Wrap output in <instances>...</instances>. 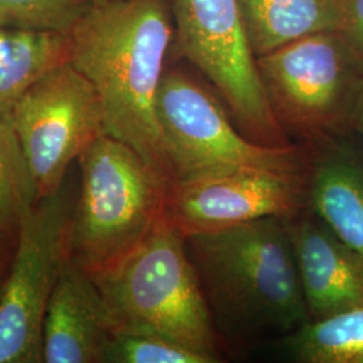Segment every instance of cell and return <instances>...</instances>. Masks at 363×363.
Wrapping results in <instances>:
<instances>
[{
    "mask_svg": "<svg viewBox=\"0 0 363 363\" xmlns=\"http://www.w3.org/2000/svg\"><path fill=\"white\" fill-rule=\"evenodd\" d=\"M67 34L69 62L101 99L105 133L138 151L171 187L174 169L156 115L175 35L171 0L91 4Z\"/></svg>",
    "mask_w": 363,
    "mask_h": 363,
    "instance_id": "1",
    "label": "cell"
},
{
    "mask_svg": "<svg viewBox=\"0 0 363 363\" xmlns=\"http://www.w3.org/2000/svg\"><path fill=\"white\" fill-rule=\"evenodd\" d=\"M184 242L216 330L235 339L286 337L310 322L288 217L190 234Z\"/></svg>",
    "mask_w": 363,
    "mask_h": 363,
    "instance_id": "2",
    "label": "cell"
},
{
    "mask_svg": "<svg viewBox=\"0 0 363 363\" xmlns=\"http://www.w3.org/2000/svg\"><path fill=\"white\" fill-rule=\"evenodd\" d=\"M117 330L155 333L217 359V330L184 235L166 213L128 256L91 273Z\"/></svg>",
    "mask_w": 363,
    "mask_h": 363,
    "instance_id": "3",
    "label": "cell"
},
{
    "mask_svg": "<svg viewBox=\"0 0 363 363\" xmlns=\"http://www.w3.org/2000/svg\"><path fill=\"white\" fill-rule=\"evenodd\" d=\"M78 159L81 193L70 225V259L100 272L151 233L164 213L169 186L138 151L106 133Z\"/></svg>",
    "mask_w": 363,
    "mask_h": 363,
    "instance_id": "4",
    "label": "cell"
},
{
    "mask_svg": "<svg viewBox=\"0 0 363 363\" xmlns=\"http://www.w3.org/2000/svg\"><path fill=\"white\" fill-rule=\"evenodd\" d=\"M259 78L280 127L300 144L347 136L363 72L337 31H323L257 57Z\"/></svg>",
    "mask_w": 363,
    "mask_h": 363,
    "instance_id": "5",
    "label": "cell"
},
{
    "mask_svg": "<svg viewBox=\"0 0 363 363\" xmlns=\"http://www.w3.org/2000/svg\"><path fill=\"white\" fill-rule=\"evenodd\" d=\"M226 108L217 91L186 70H164L156 115L174 169V183L240 169L304 174V144L267 147L255 143L238 130Z\"/></svg>",
    "mask_w": 363,
    "mask_h": 363,
    "instance_id": "6",
    "label": "cell"
},
{
    "mask_svg": "<svg viewBox=\"0 0 363 363\" xmlns=\"http://www.w3.org/2000/svg\"><path fill=\"white\" fill-rule=\"evenodd\" d=\"M171 6L169 57L186 60L208 78L249 140L292 145L268 104L238 0H171Z\"/></svg>",
    "mask_w": 363,
    "mask_h": 363,
    "instance_id": "7",
    "label": "cell"
},
{
    "mask_svg": "<svg viewBox=\"0 0 363 363\" xmlns=\"http://www.w3.org/2000/svg\"><path fill=\"white\" fill-rule=\"evenodd\" d=\"M73 210L61 189L39 198L19 225L13 267L0 289V363L43 362V322L70 259Z\"/></svg>",
    "mask_w": 363,
    "mask_h": 363,
    "instance_id": "8",
    "label": "cell"
},
{
    "mask_svg": "<svg viewBox=\"0 0 363 363\" xmlns=\"http://www.w3.org/2000/svg\"><path fill=\"white\" fill-rule=\"evenodd\" d=\"M7 117L22 145L38 199L60 191L70 163L105 133L101 99L69 61L39 78Z\"/></svg>",
    "mask_w": 363,
    "mask_h": 363,
    "instance_id": "9",
    "label": "cell"
},
{
    "mask_svg": "<svg viewBox=\"0 0 363 363\" xmlns=\"http://www.w3.org/2000/svg\"><path fill=\"white\" fill-rule=\"evenodd\" d=\"M306 206L304 174L240 169L175 182L164 213L186 237L267 217H292Z\"/></svg>",
    "mask_w": 363,
    "mask_h": 363,
    "instance_id": "10",
    "label": "cell"
},
{
    "mask_svg": "<svg viewBox=\"0 0 363 363\" xmlns=\"http://www.w3.org/2000/svg\"><path fill=\"white\" fill-rule=\"evenodd\" d=\"M310 320L363 307V256L308 206L288 217Z\"/></svg>",
    "mask_w": 363,
    "mask_h": 363,
    "instance_id": "11",
    "label": "cell"
},
{
    "mask_svg": "<svg viewBox=\"0 0 363 363\" xmlns=\"http://www.w3.org/2000/svg\"><path fill=\"white\" fill-rule=\"evenodd\" d=\"M117 325L91 273L69 259L43 322V362L103 363Z\"/></svg>",
    "mask_w": 363,
    "mask_h": 363,
    "instance_id": "12",
    "label": "cell"
},
{
    "mask_svg": "<svg viewBox=\"0 0 363 363\" xmlns=\"http://www.w3.org/2000/svg\"><path fill=\"white\" fill-rule=\"evenodd\" d=\"M307 206L363 256V152L347 136L304 144Z\"/></svg>",
    "mask_w": 363,
    "mask_h": 363,
    "instance_id": "13",
    "label": "cell"
},
{
    "mask_svg": "<svg viewBox=\"0 0 363 363\" xmlns=\"http://www.w3.org/2000/svg\"><path fill=\"white\" fill-rule=\"evenodd\" d=\"M256 57L323 31H337L339 0H238Z\"/></svg>",
    "mask_w": 363,
    "mask_h": 363,
    "instance_id": "14",
    "label": "cell"
},
{
    "mask_svg": "<svg viewBox=\"0 0 363 363\" xmlns=\"http://www.w3.org/2000/svg\"><path fill=\"white\" fill-rule=\"evenodd\" d=\"M67 33L0 27V116H9L25 91L69 61Z\"/></svg>",
    "mask_w": 363,
    "mask_h": 363,
    "instance_id": "15",
    "label": "cell"
},
{
    "mask_svg": "<svg viewBox=\"0 0 363 363\" xmlns=\"http://www.w3.org/2000/svg\"><path fill=\"white\" fill-rule=\"evenodd\" d=\"M281 346L300 363H363V307L310 320L286 334Z\"/></svg>",
    "mask_w": 363,
    "mask_h": 363,
    "instance_id": "16",
    "label": "cell"
},
{
    "mask_svg": "<svg viewBox=\"0 0 363 363\" xmlns=\"http://www.w3.org/2000/svg\"><path fill=\"white\" fill-rule=\"evenodd\" d=\"M38 202L22 145L7 116H0V240L18 232Z\"/></svg>",
    "mask_w": 363,
    "mask_h": 363,
    "instance_id": "17",
    "label": "cell"
},
{
    "mask_svg": "<svg viewBox=\"0 0 363 363\" xmlns=\"http://www.w3.org/2000/svg\"><path fill=\"white\" fill-rule=\"evenodd\" d=\"M220 359L155 333L117 330L103 363H216Z\"/></svg>",
    "mask_w": 363,
    "mask_h": 363,
    "instance_id": "18",
    "label": "cell"
},
{
    "mask_svg": "<svg viewBox=\"0 0 363 363\" xmlns=\"http://www.w3.org/2000/svg\"><path fill=\"white\" fill-rule=\"evenodd\" d=\"M89 6L88 0H0V27L69 33Z\"/></svg>",
    "mask_w": 363,
    "mask_h": 363,
    "instance_id": "19",
    "label": "cell"
},
{
    "mask_svg": "<svg viewBox=\"0 0 363 363\" xmlns=\"http://www.w3.org/2000/svg\"><path fill=\"white\" fill-rule=\"evenodd\" d=\"M339 9L337 33L363 72V0H339Z\"/></svg>",
    "mask_w": 363,
    "mask_h": 363,
    "instance_id": "20",
    "label": "cell"
},
{
    "mask_svg": "<svg viewBox=\"0 0 363 363\" xmlns=\"http://www.w3.org/2000/svg\"><path fill=\"white\" fill-rule=\"evenodd\" d=\"M354 130H357L363 138V88L359 101H358V106H357L355 118H354Z\"/></svg>",
    "mask_w": 363,
    "mask_h": 363,
    "instance_id": "21",
    "label": "cell"
},
{
    "mask_svg": "<svg viewBox=\"0 0 363 363\" xmlns=\"http://www.w3.org/2000/svg\"><path fill=\"white\" fill-rule=\"evenodd\" d=\"M88 1L91 6H101V4H108V3H112L116 0H88Z\"/></svg>",
    "mask_w": 363,
    "mask_h": 363,
    "instance_id": "22",
    "label": "cell"
},
{
    "mask_svg": "<svg viewBox=\"0 0 363 363\" xmlns=\"http://www.w3.org/2000/svg\"><path fill=\"white\" fill-rule=\"evenodd\" d=\"M0 265H1V256H0Z\"/></svg>",
    "mask_w": 363,
    "mask_h": 363,
    "instance_id": "23",
    "label": "cell"
}]
</instances>
